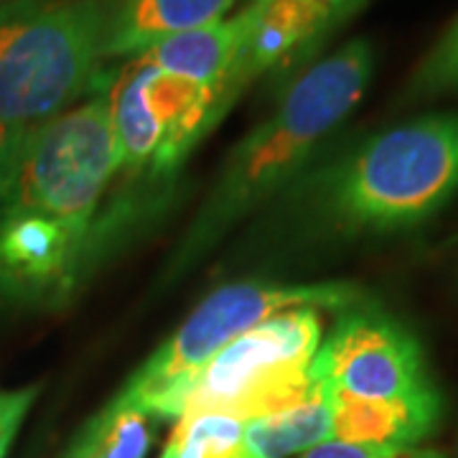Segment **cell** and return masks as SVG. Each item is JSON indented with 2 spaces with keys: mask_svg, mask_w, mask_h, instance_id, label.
<instances>
[{
  "mask_svg": "<svg viewBox=\"0 0 458 458\" xmlns=\"http://www.w3.org/2000/svg\"><path fill=\"white\" fill-rule=\"evenodd\" d=\"M375 64V47L367 38H354L291 82L276 110L229 153L212 197L191 222L171 267H189L237 219L293 179L316 146L357 110Z\"/></svg>",
  "mask_w": 458,
  "mask_h": 458,
  "instance_id": "obj_1",
  "label": "cell"
},
{
  "mask_svg": "<svg viewBox=\"0 0 458 458\" xmlns=\"http://www.w3.org/2000/svg\"><path fill=\"white\" fill-rule=\"evenodd\" d=\"M313 207L336 232L423 225L458 194V110L377 132L313 181Z\"/></svg>",
  "mask_w": 458,
  "mask_h": 458,
  "instance_id": "obj_2",
  "label": "cell"
},
{
  "mask_svg": "<svg viewBox=\"0 0 458 458\" xmlns=\"http://www.w3.org/2000/svg\"><path fill=\"white\" fill-rule=\"evenodd\" d=\"M102 0L0 5V120L33 132L98 89Z\"/></svg>",
  "mask_w": 458,
  "mask_h": 458,
  "instance_id": "obj_3",
  "label": "cell"
},
{
  "mask_svg": "<svg viewBox=\"0 0 458 458\" xmlns=\"http://www.w3.org/2000/svg\"><path fill=\"white\" fill-rule=\"evenodd\" d=\"M120 168L110 84L29 135L0 212L98 245V209Z\"/></svg>",
  "mask_w": 458,
  "mask_h": 458,
  "instance_id": "obj_4",
  "label": "cell"
},
{
  "mask_svg": "<svg viewBox=\"0 0 458 458\" xmlns=\"http://www.w3.org/2000/svg\"><path fill=\"white\" fill-rule=\"evenodd\" d=\"M367 301L352 283L270 285L237 283L212 293L117 393L125 403L148 412L153 420H179V403L186 385L219 349L250 328L291 309L342 313Z\"/></svg>",
  "mask_w": 458,
  "mask_h": 458,
  "instance_id": "obj_5",
  "label": "cell"
},
{
  "mask_svg": "<svg viewBox=\"0 0 458 458\" xmlns=\"http://www.w3.org/2000/svg\"><path fill=\"white\" fill-rule=\"evenodd\" d=\"M324 342L318 309H291L250 328L199 369L181 394L179 418L229 412L242 420L301 405L324 390L311 372Z\"/></svg>",
  "mask_w": 458,
  "mask_h": 458,
  "instance_id": "obj_6",
  "label": "cell"
},
{
  "mask_svg": "<svg viewBox=\"0 0 458 458\" xmlns=\"http://www.w3.org/2000/svg\"><path fill=\"white\" fill-rule=\"evenodd\" d=\"M110 113L120 168L174 174L183 156L212 131L216 95L199 84L132 59L110 84Z\"/></svg>",
  "mask_w": 458,
  "mask_h": 458,
  "instance_id": "obj_7",
  "label": "cell"
},
{
  "mask_svg": "<svg viewBox=\"0 0 458 458\" xmlns=\"http://www.w3.org/2000/svg\"><path fill=\"white\" fill-rule=\"evenodd\" d=\"M311 372L331 390L372 403L438 393L415 334L367 301L339 313Z\"/></svg>",
  "mask_w": 458,
  "mask_h": 458,
  "instance_id": "obj_8",
  "label": "cell"
},
{
  "mask_svg": "<svg viewBox=\"0 0 458 458\" xmlns=\"http://www.w3.org/2000/svg\"><path fill=\"white\" fill-rule=\"evenodd\" d=\"M247 33L222 95V117L252 80L309 59L336 29L327 11L303 0H252Z\"/></svg>",
  "mask_w": 458,
  "mask_h": 458,
  "instance_id": "obj_9",
  "label": "cell"
},
{
  "mask_svg": "<svg viewBox=\"0 0 458 458\" xmlns=\"http://www.w3.org/2000/svg\"><path fill=\"white\" fill-rule=\"evenodd\" d=\"M234 0H102V59L140 56L161 41L225 21Z\"/></svg>",
  "mask_w": 458,
  "mask_h": 458,
  "instance_id": "obj_10",
  "label": "cell"
},
{
  "mask_svg": "<svg viewBox=\"0 0 458 458\" xmlns=\"http://www.w3.org/2000/svg\"><path fill=\"white\" fill-rule=\"evenodd\" d=\"M247 8L234 18H225L194 31L179 33L161 41L158 47L143 51L138 59L146 64L174 74L181 80L199 84L216 95V120H222V95L229 80V72L245 41Z\"/></svg>",
  "mask_w": 458,
  "mask_h": 458,
  "instance_id": "obj_11",
  "label": "cell"
},
{
  "mask_svg": "<svg viewBox=\"0 0 458 458\" xmlns=\"http://www.w3.org/2000/svg\"><path fill=\"white\" fill-rule=\"evenodd\" d=\"M328 390L334 438L346 443H372V445H420L438 428L443 412L441 393L372 403L352 394Z\"/></svg>",
  "mask_w": 458,
  "mask_h": 458,
  "instance_id": "obj_12",
  "label": "cell"
},
{
  "mask_svg": "<svg viewBox=\"0 0 458 458\" xmlns=\"http://www.w3.org/2000/svg\"><path fill=\"white\" fill-rule=\"evenodd\" d=\"M334 438L331 400L324 390L293 408L245 420V438L237 458H298Z\"/></svg>",
  "mask_w": 458,
  "mask_h": 458,
  "instance_id": "obj_13",
  "label": "cell"
},
{
  "mask_svg": "<svg viewBox=\"0 0 458 458\" xmlns=\"http://www.w3.org/2000/svg\"><path fill=\"white\" fill-rule=\"evenodd\" d=\"M150 441L153 418L114 397L87 420L62 458H146Z\"/></svg>",
  "mask_w": 458,
  "mask_h": 458,
  "instance_id": "obj_14",
  "label": "cell"
},
{
  "mask_svg": "<svg viewBox=\"0 0 458 458\" xmlns=\"http://www.w3.org/2000/svg\"><path fill=\"white\" fill-rule=\"evenodd\" d=\"M245 420L229 412H189L176 420L161 458H237Z\"/></svg>",
  "mask_w": 458,
  "mask_h": 458,
  "instance_id": "obj_15",
  "label": "cell"
},
{
  "mask_svg": "<svg viewBox=\"0 0 458 458\" xmlns=\"http://www.w3.org/2000/svg\"><path fill=\"white\" fill-rule=\"evenodd\" d=\"M454 92H458V18L423 56L408 82L410 99H433Z\"/></svg>",
  "mask_w": 458,
  "mask_h": 458,
  "instance_id": "obj_16",
  "label": "cell"
},
{
  "mask_svg": "<svg viewBox=\"0 0 458 458\" xmlns=\"http://www.w3.org/2000/svg\"><path fill=\"white\" fill-rule=\"evenodd\" d=\"M298 458H443L438 451L420 445H372V443L331 441L316 445Z\"/></svg>",
  "mask_w": 458,
  "mask_h": 458,
  "instance_id": "obj_17",
  "label": "cell"
},
{
  "mask_svg": "<svg viewBox=\"0 0 458 458\" xmlns=\"http://www.w3.org/2000/svg\"><path fill=\"white\" fill-rule=\"evenodd\" d=\"M36 390H16V393L0 394V458H5L11 443L16 438L18 428L23 423L26 412L31 408Z\"/></svg>",
  "mask_w": 458,
  "mask_h": 458,
  "instance_id": "obj_18",
  "label": "cell"
},
{
  "mask_svg": "<svg viewBox=\"0 0 458 458\" xmlns=\"http://www.w3.org/2000/svg\"><path fill=\"white\" fill-rule=\"evenodd\" d=\"M29 135L31 132L18 131V128L0 120V179L3 181H13V176H16L21 156H23L26 143H29Z\"/></svg>",
  "mask_w": 458,
  "mask_h": 458,
  "instance_id": "obj_19",
  "label": "cell"
},
{
  "mask_svg": "<svg viewBox=\"0 0 458 458\" xmlns=\"http://www.w3.org/2000/svg\"><path fill=\"white\" fill-rule=\"evenodd\" d=\"M303 3H311V5H316V8L327 11L328 16L336 21V26L344 23L346 18L354 16L361 5H364V0H303Z\"/></svg>",
  "mask_w": 458,
  "mask_h": 458,
  "instance_id": "obj_20",
  "label": "cell"
},
{
  "mask_svg": "<svg viewBox=\"0 0 458 458\" xmlns=\"http://www.w3.org/2000/svg\"><path fill=\"white\" fill-rule=\"evenodd\" d=\"M11 183H13V181H3V179H0V207H3V201H5V197H8V191H11Z\"/></svg>",
  "mask_w": 458,
  "mask_h": 458,
  "instance_id": "obj_21",
  "label": "cell"
},
{
  "mask_svg": "<svg viewBox=\"0 0 458 458\" xmlns=\"http://www.w3.org/2000/svg\"><path fill=\"white\" fill-rule=\"evenodd\" d=\"M3 3H5V0H0V5H3Z\"/></svg>",
  "mask_w": 458,
  "mask_h": 458,
  "instance_id": "obj_22",
  "label": "cell"
},
{
  "mask_svg": "<svg viewBox=\"0 0 458 458\" xmlns=\"http://www.w3.org/2000/svg\"><path fill=\"white\" fill-rule=\"evenodd\" d=\"M0 394H3V393H0Z\"/></svg>",
  "mask_w": 458,
  "mask_h": 458,
  "instance_id": "obj_23",
  "label": "cell"
}]
</instances>
